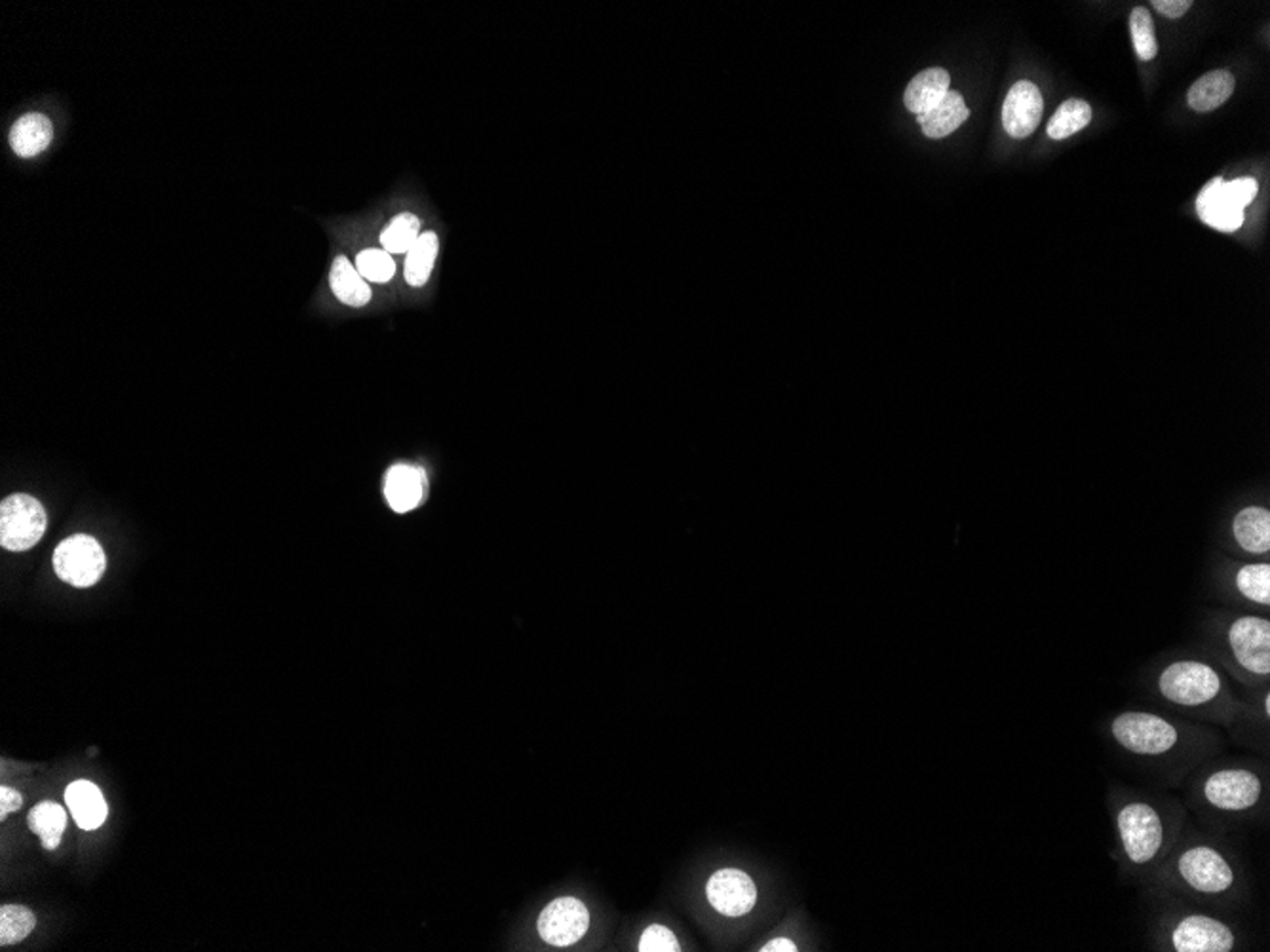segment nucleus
Wrapping results in <instances>:
<instances>
[{"instance_id": "obj_3", "label": "nucleus", "mask_w": 1270, "mask_h": 952, "mask_svg": "<svg viewBox=\"0 0 1270 952\" xmlns=\"http://www.w3.org/2000/svg\"><path fill=\"white\" fill-rule=\"evenodd\" d=\"M1117 827L1124 853L1134 866H1147L1157 859L1164 846V821L1155 806L1124 805L1117 816Z\"/></svg>"}, {"instance_id": "obj_22", "label": "nucleus", "mask_w": 1270, "mask_h": 952, "mask_svg": "<svg viewBox=\"0 0 1270 952\" xmlns=\"http://www.w3.org/2000/svg\"><path fill=\"white\" fill-rule=\"evenodd\" d=\"M440 254V238L434 231H427L419 236V240L414 242L413 247L409 249L408 257H406V267H403V276L411 287L427 286V281L432 276L434 270L436 259Z\"/></svg>"}, {"instance_id": "obj_2", "label": "nucleus", "mask_w": 1270, "mask_h": 952, "mask_svg": "<svg viewBox=\"0 0 1270 952\" xmlns=\"http://www.w3.org/2000/svg\"><path fill=\"white\" fill-rule=\"evenodd\" d=\"M1110 734L1118 746L1139 757L1166 755L1179 744L1176 725L1153 713H1120L1110 723Z\"/></svg>"}, {"instance_id": "obj_15", "label": "nucleus", "mask_w": 1270, "mask_h": 952, "mask_svg": "<svg viewBox=\"0 0 1270 952\" xmlns=\"http://www.w3.org/2000/svg\"><path fill=\"white\" fill-rule=\"evenodd\" d=\"M65 802H68L69 812L73 813L76 826L84 831H94L98 827L103 826L107 819V800L100 791V787L94 786L92 781H86V779L73 781L65 789Z\"/></svg>"}, {"instance_id": "obj_26", "label": "nucleus", "mask_w": 1270, "mask_h": 952, "mask_svg": "<svg viewBox=\"0 0 1270 952\" xmlns=\"http://www.w3.org/2000/svg\"><path fill=\"white\" fill-rule=\"evenodd\" d=\"M1237 590L1243 600L1257 605H1270V565L1269 563H1248L1238 569L1235 579Z\"/></svg>"}, {"instance_id": "obj_6", "label": "nucleus", "mask_w": 1270, "mask_h": 952, "mask_svg": "<svg viewBox=\"0 0 1270 952\" xmlns=\"http://www.w3.org/2000/svg\"><path fill=\"white\" fill-rule=\"evenodd\" d=\"M1177 872L1195 892L1204 895H1221L1235 886L1232 867L1223 853L1211 846L1187 848L1177 858Z\"/></svg>"}, {"instance_id": "obj_35", "label": "nucleus", "mask_w": 1270, "mask_h": 952, "mask_svg": "<svg viewBox=\"0 0 1270 952\" xmlns=\"http://www.w3.org/2000/svg\"><path fill=\"white\" fill-rule=\"evenodd\" d=\"M1264 715H1267V717L1270 715V694L1264 696Z\"/></svg>"}, {"instance_id": "obj_4", "label": "nucleus", "mask_w": 1270, "mask_h": 952, "mask_svg": "<svg viewBox=\"0 0 1270 952\" xmlns=\"http://www.w3.org/2000/svg\"><path fill=\"white\" fill-rule=\"evenodd\" d=\"M48 518L39 500L12 494L0 504V546L8 552H28L47 533Z\"/></svg>"}, {"instance_id": "obj_32", "label": "nucleus", "mask_w": 1270, "mask_h": 952, "mask_svg": "<svg viewBox=\"0 0 1270 952\" xmlns=\"http://www.w3.org/2000/svg\"><path fill=\"white\" fill-rule=\"evenodd\" d=\"M1153 7H1155L1157 12L1166 16V18L1177 20V18H1181V16L1189 12L1192 2H1190V0H1155Z\"/></svg>"}, {"instance_id": "obj_20", "label": "nucleus", "mask_w": 1270, "mask_h": 952, "mask_svg": "<svg viewBox=\"0 0 1270 952\" xmlns=\"http://www.w3.org/2000/svg\"><path fill=\"white\" fill-rule=\"evenodd\" d=\"M950 73L943 69H926L923 73L916 74L903 95L905 108L916 116L926 113L950 92Z\"/></svg>"}, {"instance_id": "obj_30", "label": "nucleus", "mask_w": 1270, "mask_h": 952, "mask_svg": "<svg viewBox=\"0 0 1270 952\" xmlns=\"http://www.w3.org/2000/svg\"><path fill=\"white\" fill-rule=\"evenodd\" d=\"M639 951L642 952H677L679 949V941L676 935L669 932L666 925L653 924L643 932L639 939Z\"/></svg>"}, {"instance_id": "obj_18", "label": "nucleus", "mask_w": 1270, "mask_h": 952, "mask_svg": "<svg viewBox=\"0 0 1270 952\" xmlns=\"http://www.w3.org/2000/svg\"><path fill=\"white\" fill-rule=\"evenodd\" d=\"M969 116L970 111L964 105L963 95L950 90L938 105L924 114H919L916 122L923 127V134L926 137L942 140L945 135L953 134L956 127L966 122Z\"/></svg>"}, {"instance_id": "obj_12", "label": "nucleus", "mask_w": 1270, "mask_h": 952, "mask_svg": "<svg viewBox=\"0 0 1270 952\" xmlns=\"http://www.w3.org/2000/svg\"><path fill=\"white\" fill-rule=\"evenodd\" d=\"M1043 111L1044 100L1041 90L1030 81L1016 82L1010 88L1004 101V130L1016 140L1030 137L1041 124Z\"/></svg>"}, {"instance_id": "obj_33", "label": "nucleus", "mask_w": 1270, "mask_h": 952, "mask_svg": "<svg viewBox=\"0 0 1270 952\" xmlns=\"http://www.w3.org/2000/svg\"><path fill=\"white\" fill-rule=\"evenodd\" d=\"M23 805V797L12 787L0 789V819H7L10 813L18 812Z\"/></svg>"}, {"instance_id": "obj_1", "label": "nucleus", "mask_w": 1270, "mask_h": 952, "mask_svg": "<svg viewBox=\"0 0 1270 952\" xmlns=\"http://www.w3.org/2000/svg\"><path fill=\"white\" fill-rule=\"evenodd\" d=\"M1221 686L1219 673L1198 659H1177L1164 667L1158 677V693L1176 706L1210 704L1221 693Z\"/></svg>"}, {"instance_id": "obj_27", "label": "nucleus", "mask_w": 1270, "mask_h": 952, "mask_svg": "<svg viewBox=\"0 0 1270 952\" xmlns=\"http://www.w3.org/2000/svg\"><path fill=\"white\" fill-rule=\"evenodd\" d=\"M37 925L33 912L23 905H2L0 909V945H16L29 938Z\"/></svg>"}, {"instance_id": "obj_7", "label": "nucleus", "mask_w": 1270, "mask_h": 952, "mask_svg": "<svg viewBox=\"0 0 1270 952\" xmlns=\"http://www.w3.org/2000/svg\"><path fill=\"white\" fill-rule=\"evenodd\" d=\"M1204 799L1223 812H1248L1263 797V781L1246 768H1223L1208 776L1202 786Z\"/></svg>"}, {"instance_id": "obj_19", "label": "nucleus", "mask_w": 1270, "mask_h": 952, "mask_svg": "<svg viewBox=\"0 0 1270 952\" xmlns=\"http://www.w3.org/2000/svg\"><path fill=\"white\" fill-rule=\"evenodd\" d=\"M329 286L334 289L335 297L347 307H366L371 300V289H369L368 281L361 276L356 265L348 260L347 255L335 257L331 270H329Z\"/></svg>"}, {"instance_id": "obj_21", "label": "nucleus", "mask_w": 1270, "mask_h": 952, "mask_svg": "<svg viewBox=\"0 0 1270 952\" xmlns=\"http://www.w3.org/2000/svg\"><path fill=\"white\" fill-rule=\"evenodd\" d=\"M1235 86H1237L1235 76L1225 69L1204 74L1202 79H1198L1190 86L1189 98H1187L1190 109L1197 113H1210L1213 109L1221 108L1225 101L1229 100L1235 92Z\"/></svg>"}, {"instance_id": "obj_14", "label": "nucleus", "mask_w": 1270, "mask_h": 952, "mask_svg": "<svg viewBox=\"0 0 1270 952\" xmlns=\"http://www.w3.org/2000/svg\"><path fill=\"white\" fill-rule=\"evenodd\" d=\"M1197 212L1200 219L1221 233H1235L1242 227L1246 214L1225 196L1223 180H1213L1198 194Z\"/></svg>"}, {"instance_id": "obj_16", "label": "nucleus", "mask_w": 1270, "mask_h": 952, "mask_svg": "<svg viewBox=\"0 0 1270 952\" xmlns=\"http://www.w3.org/2000/svg\"><path fill=\"white\" fill-rule=\"evenodd\" d=\"M1232 536L1243 552L1267 555L1270 552L1269 508H1242L1232 520Z\"/></svg>"}, {"instance_id": "obj_29", "label": "nucleus", "mask_w": 1270, "mask_h": 952, "mask_svg": "<svg viewBox=\"0 0 1270 952\" xmlns=\"http://www.w3.org/2000/svg\"><path fill=\"white\" fill-rule=\"evenodd\" d=\"M356 268L360 270L366 281H377V284L392 280L396 274L395 259L385 249H363L356 257Z\"/></svg>"}, {"instance_id": "obj_9", "label": "nucleus", "mask_w": 1270, "mask_h": 952, "mask_svg": "<svg viewBox=\"0 0 1270 952\" xmlns=\"http://www.w3.org/2000/svg\"><path fill=\"white\" fill-rule=\"evenodd\" d=\"M1171 949L1177 952H1230L1237 935L1230 925L1206 914H1187L1174 925Z\"/></svg>"}, {"instance_id": "obj_17", "label": "nucleus", "mask_w": 1270, "mask_h": 952, "mask_svg": "<svg viewBox=\"0 0 1270 952\" xmlns=\"http://www.w3.org/2000/svg\"><path fill=\"white\" fill-rule=\"evenodd\" d=\"M54 137V126L47 114L28 113L20 116L10 130V145L21 158H33L47 151Z\"/></svg>"}, {"instance_id": "obj_5", "label": "nucleus", "mask_w": 1270, "mask_h": 952, "mask_svg": "<svg viewBox=\"0 0 1270 952\" xmlns=\"http://www.w3.org/2000/svg\"><path fill=\"white\" fill-rule=\"evenodd\" d=\"M107 569V557L98 540L74 534L63 540L54 552V571L74 587H92Z\"/></svg>"}, {"instance_id": "obj_24", "label": "nucleus", "mask_w": 1270, "mask_h": 952, "mask_svg": "<svg viewBox=\"0 0 1270 952\" xmlns=\"http://www.w3.org/2000/svg\"><path fill=\"white\" fill-rule=\"evenodd\" d=\"M1094 119L1092 108L1083 100H1069L1057 108L1056 113L1048 122V135L1052 140H1067L1073 134L1090 124Z\"/></svg>"}, {"instance_id": "obj_10", "label": "nucleus", "mask_w": 1270, "mask_h": 952, "mask_svg": "<svg viewBox=\"0 0 1270 952\" xmlns=\"http://www.w3.org/2000/svg\"><path fill=\"white\" fill-rule=\"evenodd\" d=\"M588 925L590 912L584 903L575 898H560L542 911L539 933L549 945L569 946L584 938Z\"/></svg>"}, {"instance_id": "obj_13", "label": "nucleus", "mask_w": 1270, "mask_h": 952, "mask_svg": "<svg viewBox=\"0 0 1270 952\" xmlns=\"http://www.w3.org/2000/svg\"><path fill=\"white\" fill-rule=\"evenodd\" d=\"M427 494V475L421 468L396 464L385 480L388 506L396 513H408L421 504Z\"/></svg>"}, {"instance_id": "obj_11", "label": "nucleus", "mask_w": 1270, "mask_h": 952, "mask_svg": "<svg viewBox=\"0 0 1270 952\" xmlns=\"http://www.w3.org/2000/svg\"><path fill=\"white\" fill-rule=\"evenodd\" d=\"M706 895L717 912L730 919L748 914L757 903L756 884L749 879L748 872L740 869L714 872L706 886Z\"/></svg>"}, {"instance_id": "obj_8", "label": "nucleus", "mask_w": 1270, "mask_h": 952, "mask_svg": "<svg viewBox=\"0 0 1270 952\" xmlns=\"http://www.w3.org/2000/svg\"><path fill=\"white\" fill-rule=\"evenodd\" d=\"M1230 653L1251 673L1267 677L1270 673V622L1261 616H1240L1229 627Z\"/></svg>"}, {"instance_id": "obj_31", "label": "nucleus", "mask_w": 1270, "mask_h": 952, "mask_svg": "<svg viewBox=\"0 0 1270 952\" xmlns=\"http://www.w3.org/2000/svg\"><path fill=\"white\" fill-rule=\"evenodd\" d=\"M1223 193L1235 206L1242 207L1250 206L1257 194V181L1251 177H1242V180L1230 181L1225 183Z\"/></svg>"}, {"instance_id": "obj_34", "label": "nucleus", "mask_w": 1270, "mask_h": 952, "mask_svg": "<svg viewBox=\"0 0 1270 952\" xmlns=\"http://www.w3.org/2000/svg\"><path fill=\"white\" fill-rule=\"evenodd\" d=\"M762 952H796L797 945L788 938H776L762 946Z\"/></svg>"}, {"instance_id": "obj_28", "label": "nucleus", "mask_w": 1270, "mask_h": 952, "mask_svg": "<svg viewBox=\"0 0 1270 952\" xmlns=\"http://www.w3.org/2000/svg\"><path fill=\"white\" fill-rule=\"evenodd\" d=\"M1130 31L1137 58L1144 61L1155 60L1158 52L1157 37H1155V23L1147 8L1137 7L1131 10Z\"/></svg>"}, {"instance_id": "obj_25", "label": "nucleus", "mask_w": 1270, "mask_h": 952, "mask_svg": "<svg viewBox=\"0 0 1270 952\" xmlns=\"http://www.w3.org/2000/svg\"><path fill=\"white\" fill-rule=\"evenodd\" d=\"M421 236V219L413 214L396 215L381 234V246L388 254H408Z\"/></svg>"}, {"instance_id": "obj_23", "label": "nucleus", "mask_w": 1270, "mask_h": 952, "mask_svg": "<svg viewBox=\"0 0 1270 952\" xmlns=\"http://www.w3.org/2000/svg\"><path fill=\"white\" fill-rule=\"evenodd\" d=\"M28 827L41 839L44 850H58L68 827V812L55 802H41L28 816Z\"/></svg>"}]
</instances>
